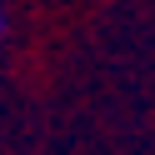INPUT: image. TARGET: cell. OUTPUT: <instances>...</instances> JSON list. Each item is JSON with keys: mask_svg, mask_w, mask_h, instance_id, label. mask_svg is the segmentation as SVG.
Instances as JSON below:
<instances>
[{"mask_svg": "<svg viewBox=\"0 0 155 155\" xmlns=\"http://www.w3.org/2000/svg\"><path fill=\"white\" fill-rule=\"evenodd\" d=\"M0 30H5V15H0Z\"/></svg>", "mask_w": 155, "mask_h": 155, "instance_id": "1", "label": "cell"}]
</instances>
